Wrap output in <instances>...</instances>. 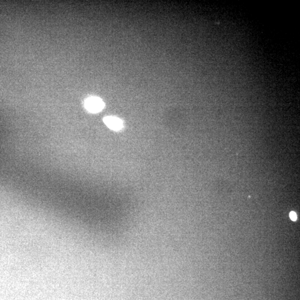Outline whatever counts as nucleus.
Segmentation results:
<instances>
[{"label": "nucleus", "instance_id": "obj_3", "mask_svg": "<svg viewBox=\"0 0 300 300\" xmlns=\"http://www.w3.org/2000/svg\"><path fill=\"white\" fill-rule=\"evenodd\" d=\"M289 217H290V218L291 219L292 221H295L297 220V215H296V213L292 211L289 213Z\"/></svg>", "mask_w": 300, "mask_h": 300}, {"label": "nucleus", "instance_id": "obj_1", "mask_svg": "<svg viewBox=\"0 0 300 300\" xmlns=\"http://www.w3.org/2000/svg\"><path fill=\"white\" fill-rule=\"evenodd\" d=\"M84 105L85 108L89 112L96 113L104 109L105 107V103L99 97L91 96L85 100Z\"/></svg>", "mask_w": 300, "mask_h": 300}, {"label": "nucleus", "instance_id": "obj_2", "mask_svg": "<svg viewBox=\"0 0 300 300\" xmlns=\"http://www.w3.org/2000/svg\"><path fill=\"white\" fill-rule=\"evenodd\" d=\"M103 120L108 127L114 131H119L123 126V121L116 117H105Z\"/></svg>", "mask_w": 300, "mask_h": 300}]
</instances>
